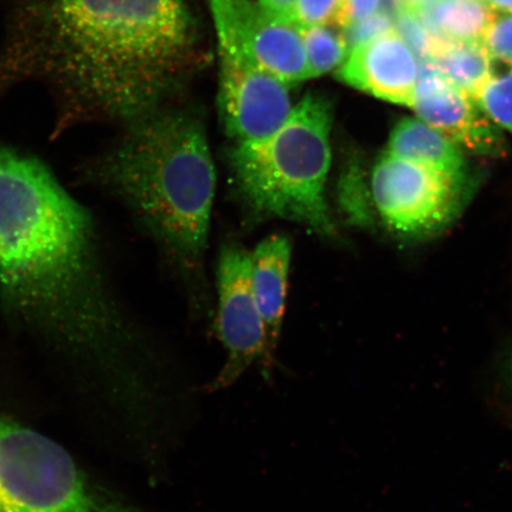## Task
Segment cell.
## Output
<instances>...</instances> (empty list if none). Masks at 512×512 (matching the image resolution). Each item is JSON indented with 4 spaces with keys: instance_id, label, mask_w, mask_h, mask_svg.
Masks as SVG:
<instances>
[{
    "instance_id": "cell-1",
    "label": "cell",
    "mask_w": 512,
    "mask_h": 512,
    "mask_svg": "<svg viewBox=\"0 0 512 512\" xmlns=\"http://www.w3.org/2000/svg\"><path fill=\"white\" fill-rule=\"evenodd\" d=\"M0 307L123 438H150L174 418L170 362L107 285L91 217L46 165L4 143Z\"/></svg>"
},
{
    "instance_id": "cell-2",
    "label": "cell",
    "mask_w": 512,
    "mask_h": 512,
    "mask_svg": "<svg viewBox=\"0 0 512 512\" xmlns=\"http://www.w3.org/2000/svg\"><path fill=\"white\" fill-rule=\"evenodd\" d=\"M206 60L189 0H6L0 93L46 86L56 132L147 117Z\"/></svg>"
},
{
    "instance_id": "cell-3",
    "label": "cell",
    "mask_w": 512,
    "mask_h": 512,
    "mask_svg": "<svg viewBox=\"0 0 512 512\" xmlns=\"http://www.w3.org/2000/svg\"><path fill=\"white\" fill-rule=\"evenodd\" d=\"M86 165V181L123 201L184 266L207 248L216 172L206 128L189 112L160 110Z\"/></svg>"
},
{
    "instance_id": "cell-4",
    "label": "cell",
    "mask_w": 512,
    "mask_h": 512,
    "mask_svg": "<svg viewBox=\"0 0 512 512\" xmlns=\"http://www.w3.org/2000/svg\"><path fill=\"white\" fill-rule=\"evenodd\" d=\"M331 127V101L309 93L271 136L234 144L228 153L230 170L247 206L334 238L336 226L326 201Z\"/></svg>"
},
{
    "instance_id": "cell-5",
    "label": "cell",
    "mask_w": 512,
    "mask_h": 512,
    "mask_svg": "<svg viewBox=\"0 0 512 512\" xmlns=\"http://www.w3.org/2000/svg\"><path fill=\"white\" fill-rule=\"evenodd\" d=\"M0 512H153L0 409Z\"/></svg>"
},
{
    "instance_id": "cell-6",
    "label": "cell",
    "mask_w": 512,
    "mask_h": 512,
    "mask_svg": "<svg viewBox=\"0 0 512 512\" xmlns=\"http://www.w3.org/2000/svg\"><path fill=\"white\" fill-rule=\"evenodd\" d=\"M467 181L384 152L371 176V196L387 226L408 238L439 232L456 217Z\"/></svg>"
},
{
    "instance_id": "cell-7",
    "label": "cell",
    "mask_w": 512,
    "mask_h": 512,
    "mask_svg": "<svg viewBox=\"0 0 512 512\" xmlns=\"http://www.w3.org/2000/svg\"><path fill=\"white\" fill-rule=\"evenodd\" d=\"M216 332L226 360L210 382V392L233 387L249 369L260 364L265 377L274 364L268 355L267 334L252 283V253L238 245L222 248L217 271Z\"/></svg>"
},
{
    "instance_id": "cell-8",
    "label": "cell",
    "mask_w": 512,
    "mask_h": 512,
    "mask_svg": "<svg viewBox=\"0 0 512 512\" xmlns=\"http://www.w3.org/2000/svg\"><path fill=\"white\" fill-rule=\"evenodd\" d=\"M217 48L243 54L287 83L312 79L302 35L296 25L279 21L253 0H208Z\"/></svg>"
},
{
    "instance_id": "cell-9",
    "label": "cell",
    "mask_w": 512,
    "mask_h": 512,
    "mask_svg": "<svg viewBox=\"0 0 512 512\" xmlns=\"http://www.w3.org/2000/svg\"><path fill=\"white\" fill-rule=\"evenodd\" d=\"M219 110L235 144L256 142L278 131L293 110L290 85L245 56L219 53Z\"/></svg>"
},
{
    "instance_id": "cell-10",
    "label": "cell",
    "mask_w": 512,
    "mask_h": 512,
    "mask_svg": "<svg viewBox=\"0 0 512 512\" xmlns=\"http://www.w3.org/2000/svg\"><path fill=\"white\" fill-rule=\"evenodd\" d=\"M409 107L416 117L465 152L482 157L504 155L501 128L486 117L471 95L446 80L431 62L419 61V79Z\"/></svg>"
},
{
    "instance_id": "cell-11",
    "label": "cell",
    "mask_w": 512,
    "mask_h": 512,
    "mask_svg": "<svg viewBox=\"0 0 512 512\" xmlns=\"http://www.w3.org/2000/svg\"><path fill=\"white\" fill-rule=\"evenodd\" d=\"M336 75L358 91L409 107L419 79V60L393 29L351 49Z\"/></svg>"
},
{
    "instance_id": "cell-12",
    "label": "cell",
    "mask_w": 512,
    "mask_h": 512,
    "mask_svg": "<svg viewBox=\"0 0 512 512\" xmlns=\"http://www.w3.org/2000/svg\"><path fill=\"white\" fill-rule=\"evenodd\" d=\"M292 246L283 235L262 240L252 253V283L274 364L286 311Z\"/></svg>"
},
{
    "instance_id": "cell-13",
    "label": "cell",
    "mask_w": 512,
    "mask_h": 512,
    "mask_svg": "<svg viewBox=\"0 0 512 512\" xmlns=\"http://www.w3.org/2000/svg\"><path fill=\"white\" fill-rule=\"evenodd\" d=\"M386 153L443 172L460 181H469L466 152L418 117L402 119L394 127Z\"/></svg>"
},
{
    "instance_id": "cell-14",
    "label": "cell",
    "mask_w": 512,
    "mask_h": 512,
    "mask_svg": "<svg viewBox=\"0 0 512 512\" xmlns=\"http://www.w3.org/2000/svg\"><path fill=\"white\" fill-rule=\"evenodd\" d=\"M418 14L435 38L451 41H483L497 16L485 0H435Z\"/></svg>"
},
{
    "instance_id": "cell-15",
    "label": "cell",
    "mask_w": 512,
    "mask_h": 512,
    "mask_svg": "<svg viewBox=\"0 0 512 512\" xmlns=\"http://www.w3.org/2000/svg\"><path fill=\"white\" fill-rule=\"evenodd\" d=\"M428 62L454 86L475 96L490 78L494 60L483 41H451L437 38Z\"/></svg>"
},
{
    "instance_id": "cell-16",
    "label": "cell",
    "mask_w": 512,
    "mask_h": 512,
    "mask_svg": "<svg viewBox=\"0 0 512 512\" xmlns=\"http://www.w3.org/2000/svg\"><path fill=\"white\" fill-rule=\"evenodd\" d=\"M331 25L299 29L312 78L337 70L347 60L349 47L342 29Z\"/></svg>"
},
{
    "instance_id": "cell-17",
    "label": "cell",
    "mask_w": 512,
    "mask_h": 512,
    "mask_svg": "<svg viewBox=\"0 0 512 512\" xmlns=\"http://www.w3.org/2000/svg\"><path fill=\"white\" fill-rule=\"evenodd\" d=\"M488 81L473 96L476 104L492 123L512 136V63H501Z\"/></svg>"
},
{
    "instance_id": "cell-18",
    "label": "cell",
    "mask_w": 512,
    "mask_h": 512,
    "mask_svg": "<svg viewBox=\"0 0 512 512\" xmlns=\"http://www.w3.org/2000/svg\"><path fill=\"white\" fill-rule=\"evenodd\" d=\"M394 29L419 61L430 60L435 41L432 32L413 10L403 8L394 17Z\"/></svg>"
},
{
    "instance_id": "cell-19",
    "label": "cell",
    "mask_w": 512,
    "mask_h": 512,
    "mask_svg": "<svg viewBox=\"0 0 512 512\" xmlns=\"http://www.w3.org/2000/svg\"><path fill=\"white\" fill-rule=\"evenodd\" d=\"M341 5L342 0H298L293 24L298 29L335 25Z\"/></svg>"
},
{
    "instance_id": "cell-20",
    "label": "cell",
    "mask_w": 512,
    "mask_h": 512,
    "mask_svg": "<svg viewBox=\"0 0 512 512\" xmlns=\"http://www.w3.org/2000/svg\"><path fill=\"white\" fill-rule=\"evenodd\" d=\"M393 29L394 19L379 11L362 19L360 22L350 25L347 29H343V34L345 41L348 43L349 50H351L373 41L375 38L387 34L388 31Z\"/></svg>"
},
{
    "instance_id": "cell-21",
    "label": "cell",
    "mask_w": 512,
    "mask_h": 512,
    "mask_svg": "<svg viewBox=\"0 0 512 512\" xmlns=\"http://www.w3.org/2000/svg\"><path fill=\"white\" fill-rule=\"evenodd\" d=\"M492 60L512 63V15L496 16L483 38Z\"/></svg>"
},
{
    "instance_id": "cell-22",
    "label": "cell",
    "mask_w": 512,
    "mask_h": 512,
    "mask_svg": "<svg viewBox=\"0 0 512 512\" xmlns=\"http://www.w3.org/2000/svg\"><path fill=\"white\" fill-rule=\"evenodd\" d=\"M382 0H342L336 18V27L347 29L350 25L362 21L379 12Z\"/></svg>"
},
{
    "instance_id": "cell-23",
    "label": "cell",
    "mask_w": 512,
    "mask_h": 512,
    "mask_svg": "<svg viewBox=\"0 0 512 512\" xmlns=\"http://www.w3.org/2000/svg\"><path fill=\"white\" fill-rule=\"evenodd\" d=\"M258 3L267 14L279 19V21L293 24L298 0H259Z\"/></svg>"
},
{
    "instance_id": "cell-24",
    "label": "cell",
    "mask_w": 512,
    "mask_h": 512,
    "mask_svg": "<svg viewBox=\"0 0 512 512\" xmlns=\"http://www.w3.org/2000/svg\"><path fill=\"white\" fill-rule=\"evenodd\" d=\"M502 381L505 390L512 398V347L505 352L501 367Z\"/></svg>"
},
{
    "instance_id": "cell-25",
    "label": "cell",
    "mask_w": 512,
    "mask_h": 512,
    "mask_svg": "<svg viewBox=\"0 0 512 512\" xmlns=\"http://www.w3.org/2000/svg\"><path fill=\"white\" fill-rule=\"evenodd\" d=\"M495 11L512 15V0H485Z\"/></svg>"
},
{
    "instance_id": "cell-26",
    "label": "cell",
    "mask_w": 512,
    "mask_h": 512,
    "mask_svg": "<svg viewBox=\"0 0 512 512\" xmlns=\"http://www.w3.org/2000/svg\"><path fill=\"white\" fill-rule=\"evenodd\" d=\"M401 2L405 8L418 12L435 2V0H401Z\"/></svg>"
}]
</instances>
